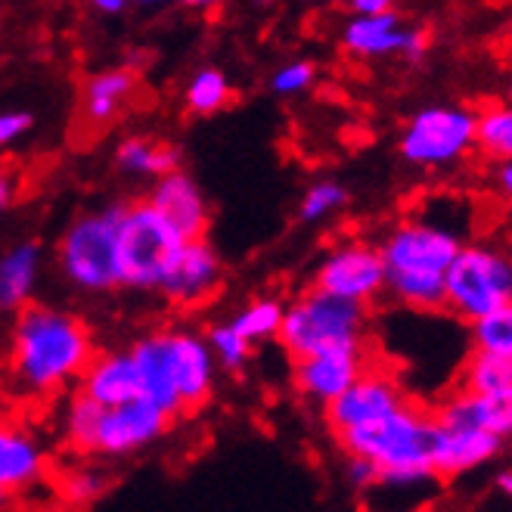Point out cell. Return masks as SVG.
I'll return each mask as SVG.
<instances>
[{
  "mask_svg": "<svg viewBox=\"0 0 512 512\" xmlns=\"http://www.w3.org/2000/svg\"><path fill=\"white\" fill-rule=\"evenodd\" d=\"M156 212L180 233L184 243H196L205 236L208 227V205L196 180L184 171H171L156 180L153 193L146 199Z\"/></svg>",
  "mask_w": 512,
  "mask_h": 512,
  "instance_id": "obj_14",
  "label": "cell"
},
{
  "mask_svg": "<svg viewBox=\"0 0 512 512\" xmlns=\"http://www.w3.org/2000/svg\"><path fill=\"white\" fill-rule=\"evenodd\" d=\"M221 277H224V267H221L218 252L208 246L205 239H196V243H184L171 255L156 292H162L174 305L190 308L212 295Z\"/></svg>",
  "mask_w": 512,
  "mask_h": 512,
  "instance_id": "obj_12",
  "label": "cell"
},
{
  "mask_svg": "<svg viewBox=\"0 0 512 512\" xmlns=\"http://www.w3.org/2000/svg\"><path fill=\"white\" fill-rule=\"evenodd\" d=\"M475 146V112L466 106H426L401 131V156L416 168H444Z\"/></svg>",
  "mask_w": 512,
  "mask_h": 512,
  "instance_id": "obj_7",
  "label": "cell"
},
{
  "mask_svg": "<svg viewBox=\"0 0 512 512\" xmlns=\"http://www.w3.org/2000/svg\"><path fill=\"white\" fill-rule=\"evenodd\" d=\"M494 488H497L500 494L512 497V469H503V472H497V478H494Z\"/></svg>",
  "mask_w": 512,
  "mask_h": 512,
  "instance_id": "obj_41",
  "label": "cell"
},
{
  "mask_svg": "<svg viewBox=\"0 0 512 512\" xmlns=\"http://www.w3.org/2000/svg\"><path fill=\"white\" fill-rule=\"evenodd\" d=\"M81 395L100 404L103 410L122 407L140 398V382L131 351H106L97 354L81 373Z\"/></svg>",
  "mask_w": 512,
  "mask_h": 512,
  "instance_id": "obj_20",
  "label": "cell"
},
{
  "mask_svg": "<svg viewBox=\"0 0 512 512\" xmlns=\"http://www.w3.org/2000/svg\"><path fill=\"white\" fill-rule=\"evenodd\" d=\"M174 423V416H168L165 410H159L156 404H149L143 398L112 407L103 413L100 423V435H97V454L106 457H125L134 454V450L159 441Z\"/></svg>",
  "mask_w": 512,
  "mask_h": 512,
  "instance_id": "obj_13",
  "label": "cell"
},
{
  "mask_svg": "<svg viewBox=\"0 0 512 512\" xmlns=\"http://www.w3.org/2000/svg\"><path fill=\"white\" fill-rule=\"evenodd\" d=\"M385 289L410 311H441L444 308V277L435 274H385Z\"/></svg>",
  "mask_w": 512,
  "mask_h": 512,
  "instance_id": "obj_26",
  "label": "cell"
},
{
  "mask_svg": "<svg viewBox=\"0 0 512 512\" xmlns=\"http://www.w3.org/2000/svg\"><path fill=\"white\" fill-rule=\"evenodd\" d=\"M472 345H475V351L512 357V305L475 320L472 323Z\"/></svg>",
  "mask_w": 512,
  "mask_h": 512,
  "instance_id": "obj_31",
  "label": "cell"
},
{
  "mask_svg": "<svg viewBox=\"0 0 512 512\" xmlns=\"http://www.w3.org/2000/svg\"><path fill=\"white\" fill-rule=\"evenodd\" d=\"M314 289L367 308L370 298L385 292V261L376 246L342 243L320 261Z\"/></svg>",
  "mask_w": 512,
  "mask_h": 512,
  "instance_id": "obj_9",
  "label": "cell"
},
{
  "mask_svg": "<svg viewBox=\"0 0 512 512\" xmlns=\"http://www.w3.org/2000/svg\"><path fill=\"white\" fill-rule=\"evenodd\" d=\"M94 10H97V13H125L128 4H125V0H97Z\"/></svg>",
  "mask_w": 512,
  "mask_h": 512,
  "instance_id": "obj_40",
  "label": "cell"
},
{
  "mask_svg": "<svg viewBox=\"0 0 512 512\" xmlns=\"http://www.w3.org/2000/svg\"><path fill=\"white\" fill-rule=\"evenodd\" d=\"M4 500H7V491H0V506H4Z\"/></svg>",
  "mask_w": 512,
  "mask_h": 512,
  "instance_id": "obj_43",
  "label": "cell"
},
{
  "mask_svg": "<svg viewBox=\"0 0 512 512\" xmlns=\"http://www.w3.org/2000/svg\"><path fill=\"white\" fill-rule=\"evenodd\" d=\"M118 171L134 177H165L171 171H180V149L149 143L143 137H128L115 149Z\"/></svg>",
  "mask_w": 512,
  "mask_h": 512,
  "instance_id": "obj_24",
  "label": "cell"
},
{
  "mask_svg": "<svg viewBox=\"0 0 512 512\" xmlns=\"http://www.w3.org/2000/svg\"><path fill=\"white\" fill-rule=\"evenodd\" d=\"M388 10L391 7L385 4V0H354V4H351V13L354 16H382Z\"/></svg>",
  "mask_w": 512,
  "mask_h": 512,
  "instance_id": "obj_39",
  "label": "cell"
},
{
  "mask_svg": "<svg viewBox=\"0 0 512 512\" xmlns=\"http://www.w3.org/2000/svg\"><path fill=\"white\" fill-rule=\"evenodd\" d=\"M475 146L497 162H512V103L475 112Z\"/></svg>",
  "mask_w": 512,
  "mask_h": 512,
  "instance_id": "obj_27",
  "label": "cell"
},
{
  "mask_svg": "<svg viewBox=\"0 0 512 512\" xmlns=\"http://www.w3.org/2000/svg\"><path fill=\"white\" fill-rule=\"evenodd\" d=\"M460 391L466 395H497V391L512 388V357L472 351L460 373Z\"/></svg>",
  "mask_w": 512,
  "mask_h": 512,
  "instance_id": "obj_25",
  "label": "cell"
},
{
  "mask_svg": "<svg viewBox=\"0 0 512 512\" xmlns=\"http://www.w3.org/2000/svg\"><path fill=\"white\" fill-rule=\"evenodd\" d=\"M512 305V255L494 246H463L444 274V308L475 323Z\"/></svg>",
  "mask_w": 512,
  "mask_h": 512,
  "instance_id": "obj_5",
  "label": "cell"
},
{
  "mask_svg": "<svg viewBox=\"0 0 512 512\" xmlns=\"http://www.w3.org/2000/svg\"><path fill=\"white\" fill-rule=\"evenodd\" d=\"M463 249L457 230L429 224V221H404L385 236L379 249L385 261V274H435L444 277L447 267Z\"/></svg>",
  "mask_w": 512,
  "mask_h": 512,
  "instance_id": "obj_8",
  "label": "cell"
},
{
  "mask_svg": "<svg viewBox=\"0 0 512 512\" xmlns=\"http://www.w3.org/2000/svg\"><path fill=\"white\" fill-rule=\"evenodd\" d=\"M13 199V184H10V177L0 171V208H7Z\"/></svg>",
  "mask_w": 512,
  "mask_h": 512,
  "instance_id": "obj_42",
  "label": "cell"
},
{
  "mask_svg": "<svg viewBox=\"0 0 512 512\" xmlns=\"http://www.w3.org/2000/svg\"><path fill=\"white\" fill-rule=\"evenodd\" d=\"M41 270V243L25 239L0 255V311H25L32 305Z\"/></svg>",
  "mask_w": 512,
  "mask_h": 512,
  "instance_id": "obj_22",
  "label": "cell"
},
{
  "mask_svg": "<svg viewBox=\"0 0 512 512\" xmlns=\"http://www.w3.org/2000/svg\"><path fill=\"white\" fill-rule=\"evenodd\" d=\"M277 339L295 360L317 354H364L367 308L308 289L286 308Z\"/></svg>",
  "mask_w": 512,
  "mask_h": 512,
  "instance_id": "obj_3",
  "label": "cell"
},
{
  "mask_svg": "<svg viewBox=\"0 0 512 512\" xmlns=\"http://www.w3.org/2000/svg\"><path fill=\"white\" fill-rule=\"evenodd\" d=\"M137 78L131 69H106L90 75L81 87V118L90 128H106L122 115L125 103L134 97Z\"/></svg>",
  "mask_w": 512,
  "mask_h": 512,
  "instance_id": "obj_21",
  "label": "cell"
},
{
  "mask_svg": "<svg viewBox=\"0 0 512 512\" xmlns=\"http://www.w3.org/2000/svg\"><path fill=\"white\" fill-rule=\"evenodd\" d=\"M342 47L360 59H382V56H404L419 59L429 47L423 28L404 25L395 10L382 16H351L342 28Z\"/></svg>",
  "mask_w": 512,
  "mask_h": 512,
  "instance_id": "obj_11",
  "label": "cell"
},
{
  "mask_svg": "<svg viewBox=\"0 0 512 512\" xmlns=\"http://www.w3.org/2000/svg\"><path fill=\"white\" fill-rule=\"evenodd\" d=\"M317 78V66L308 63V59H295V63L283 66L274 72V78H270V84H274V90L280 97H295L301 94V90H308Z\"/></svg>",
  "mask_w": 512,
  "mask_h": 512,
  "instance_id": "obj_35",
  "label": "cell"
},
{
  "mask_svg": "<svg viewBox=\"0 0 512 512\" xmlns=\"http://www.w3.org/2000/svg\"><path fill=\"white\" fill-rule=\"evenodd\" d=\"M364 370V354H317L295 360L292 382L301 398L329 407L339 395H345Z\"/></svg>",
  "mask_w": 512,
  "mask_h": 512,
  "instance_id": "obj_15",
  "label": "cell"
},
{
  "mask_svg": "<svg viewBox=\"0 0 512 512\" xmlns=\"http://www.w3.org/2000/svg\"><path fill=\"white\" fill-rule=\"evenodd\" d=\"M432 438H435V416L413 407L410 401L388 413L370 426L336 435L339 447L348 457L367 460L379 485H416V481L432 478Z\"/></svg>",
  "mask_w": 512,
  "mask_h": 512,
  "instance_id": "obj_2",
  "label": "cell"
},
{
  "mask_svg": "<svg viewBox=\"0 0 512 512\" xmlns=\"http://www.w3.org/2000/svg\"><path fill=\"white\" fill-rule=\"evenodd\" d=\"M109 488V481L103 472L97 469H75L69 472L63 481H59V497L66 503H75V506H84V503H94L97 497H103Z\"/></svg>",
  "mask_w": 512,
  "mask_h": 512,
  "instance_id": "obj_34",
  "label": "cell"
},
{
  "mask_svg": "<svg viewBox=\"0 0 512 512\" xmlns=\"http://www.w3.org/2000/svg\"><path fill=\"white\" fill-rule=\"evenodd\" d=\"M184 97H187V109L193 115H212V112L227 106V100H230V81H227V75L221 69H212V66L199 69L190 78Z\"/></svg>",
  "mask_w": 512,
  "mask_h": 512,
  "instance_id": "obj_30",
  "label": "cell"
},
{
  "mask_svg": "<svg viewBox=\"0 0 512 512\" xmlns=\"http://www.w3.org/2000/svg\"><path fill=\"white\" fill-rule=\"evenodd\" d=\"M494 190L506 202H512V162H500L497 165V171H494Z\"/></svg>",
  "mask_w": 512,
  "mask_h": 512,
  "instance_id": "obj_38",
  "label": "cell"
},
{
  "mask_svg": "<svg viewBox=\"0 0 512 512\" xmlns=\"http://www.w3.org/2000/svg\"><path fill=\"white\" fill-rule=\"evenodd\" d=\"M171 336V373L174 388L184 410H196L212 395L215 382V357L205 339L196 333H168Z\"/></svg>",
  "mask_w": 512,
  "mask_h": 512,
  "instance_id": "obj_18",
  "label": "cell"
},
{
  "mask_svg": "<svg viewBox=\"0 0 512 512\" xmlns=\"http://www.w3.org/2000/svg\"><path fill=\"white\" fill-rule=\"evenodd\" d=\"M283 314H286V305L280 298H255L252 305H246L230 320V326L252 345L261 339H277L283 326Z\"/></svg>",
  "mask_w": 512,
  "mask_h": 512,
  "instance_id": "obj_29",
  "label": "cell"
},
{
  "mask_svg": "<svg viewBox=\"0 0 512 512\" xmlns=\"http://www.w3.org/2000/svg\"><path fill=\"white\" fill-rule=\"evenodd\" d=\"M205 345H208V351H212L215 364H221V367L230 370V373L243 370V367H246V360H249V351H252V345H249L243 336H239L230 323H221V326H212V329H208Z\"/></svg>",
  "mask_w": 512,
  "mask_h": 512,
  "instance_id": "obj_32",
  "label": "cell"
},
{
  "mask_svg": "<svg viewBox=\"0 0 512 512\" xmlns=\"http://www.w3.org/2000/svg\"><path fill=\"white\" fill-rule=\"evenodd\" d=\"M435 423L444 429H475L497 438L512 435V388L497 395H450L435 413Z\"/></svg>",
  "mask_w": 512,
  "mask_h": 512,
  "instance_id": "obj_16",
  "label": "cell"
},
{
  "mask_svg": "<svg viewBox=\"0 0 512 512\" xmlns=\"http://www.w3.org/2000/svg\"><path fill=\"white\" fill-rule=\"evenodd\" d=\"M128 202H112L100 212L75 218L59 239V270L81 292H112L122 286L118 274V230Z\"/></svg>",
  "mask_w": 512,
  "mask_h": 512,
  "instance_id": "obj_4",
  "label": "cell"
},
{
  "mask_svg": "<svg viewBox=\"0 0 512 512\" xmlns=\"http://www.w3.org/2000/svg\"><path fill=\"white\" fill-rule=\"evenodd\" d=\"M509 103H512V81H509Z\"/></svg>",
  "mask_w": 512,
  "mask_h": 512,
  "instance_id": "obj_44",
  "label": "cell"
},
{
  "mask_svg": "<svg viewBox=\"0 0 512 512\" xmlns=\"http://www.w3.org/2000/svg\"><path fill=\"white\" fill-rule=\"evenodd\" d=\"M184 246L180 233L149 202H131L118 230V274L125 289L156 292L171 255Z\"/></svg>",
  "mask_w": 512,
  "mask_h": 512,
  "instance_id": "obj_6",
  "label": "cell"
},
{
  "mask_svg": "<svg viewBox=\"0 0 512 512\" xmlns=\"http://www.w3.org/2000/svg\"><path fill=\"white\" fill-rule=\"evenodd\" d=\"M404 404H407L404 388L398 385L395 376H388L382 370H364L345 395H339L326 407V423L336 435H342L360 426H370L376 419L401 410Z\"/></svg>",
  "mask_w": 512,
  "mask_h": 512,
  "instance_id": "obj_10",
  "label": "cell"
},
{
  "mask_svg": "<svg viewBox=\"0 0 512 512\" xmlns=\"http://www.w3.org/2000/svg\"><path fill=\"white\" fill-rule=\"evenodd\" d=\"M348 202V190L342 184H336V180H317V184L308 187V193L301 196V205H298V218L301 221H323L336 212V208H342Z\"/></svg>",
  "mask_w": 512,
  "mask_h": 512,
  "instance_id": "obj_33",
  "label": "cell"
},
{
  "mask_svg": "<svg viewBox=\"0 0 512 512\" xmlns=\"http://www.w3.org/2000/svg\"><path fill=\"white\" fill-rule=\"evenodd\" d=\"M44 450L32 435L0 423V491H19L44 475Z\"/></svg>",
  "mask_w": 512,
  "mask_h": 512,
  "instance_id": "obj_23",
  "label": "cell"
},
{
  "mask_svg": "<svg viewBox=\"0 0 512 512\" xmlns=\"http://www.w3.org/2000/svg\"><path fill=\"white\" fill-rule=\"evenodd\" d=\"M90 360H94V342L78 317L44 305L19 311L10 345V373L19 391L47 395L81 376Z\"/></svg>",
  "mask_w": 512,
  "mask_h": 512,
  "instance_id": "obj_1",
  "label": "cell"
},
{
  "mask_svg": "<svg viewBox=\"0 0 512 512\" xmlns=\"http://www.w3.org/2000/svg\"><path fill=\"white\" fill-rule=\"evenodd\" d=\"M103 413L106 410L90 398H84L81 391L72 395V401L63 413V429H66V441L78 450V454H97V435H100Z\"/></svg>",
  "mask_w": 512,
  "mask_h": 512,
  "instance_id": "obj_28",
  "label": "cell"
},
{
  "mask_svg": "<svg viewBox=\"0 0 512 512\" xmlns=\"http://www.w3.org/2000/svg\"><path fill=\"white\" fill-rule=\"evenodd\" d=\"M35 125V115L25 109H10L0 112V146H10L13 140H19L22 134H28Z\"/></svg>",
  "mask_w": 512,
  "mask_h": 512,
  "instance_id": "obj_36",
  "label": "cell"
},
{
  "mask_svg": "<svg viewBox=\"0 0 512 512\" xmlns=\"http://www.w3.org/2000/svg\"><path fill=\"white\" fill-rule=\"evenodd\" d=\"M345 478H348V485H351V488H357V491L379 485L376 469H373L367 460H357V457H348V463H345Z\"/></svg>",
  "mask_w": 512,
  "mask_h": 512,
  "instance_id": "obj_37",
  "label": "cell"
},
{
  "mask_svg": "<svg viewBox=\"0 0 512 512\" xmlns=\"http://www.w3.org/2000/svg\"><path fill=\"white\" fill-rule=\"evenodd\" d=\"M128 351H131L134 370H137L140 398L156 404L168 416L184 413L180 398H177V388H174V373H171V336L168 333L143 336Z\"/></svg>",
  "mask_w": 512,
  "mask_h": 512,
  "instance_id": "obj_17",
  "label": "cell"
},
{
  "mask_svg": "<svg viewBox=\"0 0 512 512\" xmlns=\"http://www.w3.org/2000/svg\"><path fill=\"white\" fill-rule=\"evenodd\" d=\"M503 450V438L475 432V429H444L435 423L432 438V472L435 475H463L491 463Z\"/></svg>",
  "mask_w": 512,
  "mask_h": 512,
  "instance_id": "obj_19",
  "label": "cell"
}]
</instances>
